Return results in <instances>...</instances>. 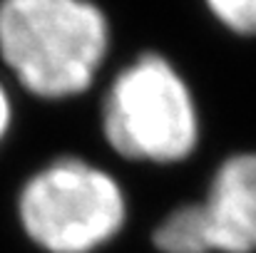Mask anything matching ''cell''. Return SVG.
Masks as SVG:
<instances>
[{"label":"cell","instance_id":"5b68a950","mask_svg":"<svg viewBox=\"0 0 256 253\" xmlns=\"http://www.w3.org/2000/svg\"><path fill=\"white\" fill-rule=\"evenodd\" d=\"M216 25L239 37H256V0H202Z\"/></svg>","mask_w":256,"mask_h":253},{"label":"cell","instance_id":"6da1fadb","mask_svg":"<svg viewBox=\"0 0 256 253\" xmlns=\"http://www.w3.org/2000/svg\"><path fill=\"white\" fill-rule=\"evenodd\" d=\"M110 45L112 25L94 0H0V62L35 99L90 92Z\"/></svg>","mask_w":256,"mask_h":253},{"label":"cell","instance_id":"277c9868","mask_svg":"<svg viewBox=\"0 0 256 253\" xmlns=\"http://www.w3.org/2000/svg\"><path fill=\"white\" fill-rule=\"evenodd\" d=\"M152 244L160 253H256V152L216 164L206 196L170 211Z\"/></svg>","mask_w":256,"mask_h":253},{"label":"cell","instance_id":"7a4b0ae2","mask_svg":"<svg viewBox=\"0 0 256 253\" xmlns=\"http://www.w3.org/2000/svg\"><path fill=\"white\" fill-rule=\"evenodd\" d=\"M100 127L120 159L147 167L184 164L202 142L192 84L160 52H142L117 70L102 97Z\"/></svg>","mask_w":256,"mask_h":253},{"label":"cell","instance_id":"8992f818","mask_svg":"<svg viewBox=\"0 0 256 253\" xmlns=\"http://www.w3.org/2000/svg\"><path fill=\"white\" fill-rule=\"evenodd\" d=\"M12 119H15L12 99H10V92H8L5 82L0 80V144H2L5 137L10 134V129H12Z\"/></svg>","mask_w":256,"mask_h":253},{"label":"cell","instance_id":"3957f363","mask_svg":"<svg viewBox=\"0 0 256 253\" xmlns=\"http://www.w3.org/2000/svg\"><path fill=\"white\" fill-rule=\"evenodd\" d=\"M22 234L45 253H94L127 224L122 184L82 157H58L18 191Z\"/></svg>","mask_w":256,"mask_h":253}]
</instances>
